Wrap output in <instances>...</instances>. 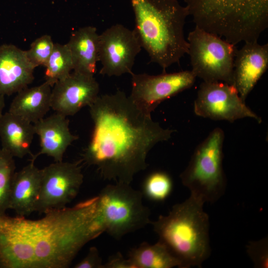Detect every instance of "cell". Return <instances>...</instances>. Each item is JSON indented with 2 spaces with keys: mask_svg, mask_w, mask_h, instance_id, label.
Returning <instances> with one entry per match:
<instances>
[{
  "mask_svg": "<svg viewBox=\"0 0 268 268\" xmlns=\"http://www.w3.org/2000/svg\"><path fill=\"white\" fill-rule=\"evenodd\" d=\"M30 163L15 172L10 194L8 209L18 216H27L35 211L41 182V169Z\"/></svg>",
  "mask_w": 268,
  "mask_h": 268,
  "instance_id": "e0dca14e",
  "label": "cell"
},
{
  "mask_svg": "<svg viewBox=\"0 0 268 268\" xmlns=\"http://www.w3.org/2000/svg\"><path fill=\"white\" fill-rule=\"evenodd\" d=\"M99 37L96 28L92 26L74 31L67 43L72 57L73 71L94 76L99 62Z\"/></svg>",
  "mask_w": 268,
  "mask_h": 268,
  "instance_id": "d6986e66",
  "label": "cell"
},
{
  "mask_svg": "<svg viewBox=\"0 0 268 268\" xmlns=\"http://www.w3.org/2000/svg\"><path fill=\"white\" fill-rule=\"evenodd\" d=\"M99 85L94 76L73 71L52 87L51 108L67 117L90 106L98 97Z\"/></svg>",
  "mask_w": 268,
  "mask_h": 268,
  "instance_id": "4fadbf2b",
  "label": "cell"
},
{
  "mask_svg": "<svg viewBox=\"0 0 268 268\" xmlns=\"http://www.w3.org/2000/svg\"><path fill=\"white\" fill-rule=\"evenodd\" d=\"M14 157L0 148V215L8 209L12 183L15 173Z\"/></svg>",
  "mask_w": 268,
  "mask_h": 268,
  "instance_id": "cb8c5ba5",
  "label": "cell"
},
{
  "mask_svg": "<svg viewBox=\"0 0 268 268\" xmlns=\"http://www.w3.org/2000/svg\"><path fill=\"white\" fill-rule=\"evenodd\" d=\"M40 139V151L33 157L46 155L55 162L63 161L67 149L78 137L70 131L67 117L56 113L33 124Z\"/></svg>",
  "mask_w": 268,
  "mask_h": 268,
  "instance_id": "2e32d148",
  "label": "cell"
},
{
  "mask_svg": "<svg viewBox=\"0 0 268 268\" xmlns=\"http://www.w3.org/2000/svg\"><path fill=\"white\" fill-rule=\"evenodd\" d=\"M52 89L46 81L23 89L17 93L8 111L32 124L36 123L45 117L51 108Z\"/></svg>",
  "mask_w": 268,
  "mask_h": 268,
  "instance_id": "ffe728a7",
  "label": "cell"
},
{
  "mask_svg": "<svg viewBox=\"0 0 268 268\" xmlns=\"http://www.w3.org/2000/svg\"><path fill=\"white\" fill-rule=\"evenodd\" d=\"M88 107L93 129L83 160L115 183L130 184L146 168L151 149L174 132L154 121L121 90L99 95Z\"/></svg>",
  "mask_w": 268,
  "mask_h": 268,
  "instance_id": "7a4b0ae2",
  "label": "cell"
},
{
  "mask_svg": "<svg viewBox=\"0 0 268 268\" xmlns=\"http://www.w3.org/2000/svg\"><path fill=\"white\" fill-rule=\"evenodd\" d=\"M223 131L216 128L195 149L180 177L191 195L204 203L215 202L224 194L226 179L223 169Z\"/></svg>",
  "mask_w": 268,
  "mask_h": 268,
  "instance_id": "8992f818",
  "label": "cell"
},
{
  "mask_svg": "<svg viewBox=\"0 0 268 268\" xmlns=\"http://www.w3.org/2000/svg\"><path fill=\"white\" fill-rule=\"evenodd\" d=\"M204 203L190 195L151 223L159 241L180 262L181 268H201L210 255L209 220Z\"/></svg>",
  "mask_w": 268,
  "mask_h": 268,
  "instance_id": "5b68a950",
  "label": "cell"
},
{
  "mask_svg": "<svg viewBox=\"0 0 268 268\" xmlns=\"http://www.w3.org/2000/svg\"><path fill=\"white\" fill-rule=\"evenodd\" d=\"M141 49L134 30L120 24L111 26L99 34L100 73L108 76L131 74L135 58Z\"/></svg>",
  "mask_w": 268,
  "mask_h": 268,
  "instance_id": "8fae6325",
  "label": "cell"
},
{
  "mask_svg": "<svg viewBox=\"0 0 268 268\" xmlns=\"http://www.w3.org/2000/svg\"><path fill=\"white\" fill-rule=\"evenodd\" d=\"M187 40L191 70L196 77L205 82L233 84L236 45L196 26Z\"/></svg>",
  "mask_w": 268,
  "mask_h": 268,
  "instance_id": "ba28073f",
  "label": "cell"
},
{
  "mask_svg": "<svg viewBox=\"0 0 268 268\" xmlns=\"http://www.w3.org/2000/svg\"><path fill=\"white\" fill-rule=\"evenodd\" d=\"M75 268H104L102 259L97 248L91 247L87 255L74 267Z\"/></svg>",
  "mask_w": 268,
  "mask_h": 268,
  "instance_id": "4316f807",
  "label": "cell"
},
{
  "mask_svg": "<svg viewBox=\"0 0 268 268\" xmlns=\"http://www.w3.org/2000/svg\"><path fill=\"white\" fill-rule=\"evenodd\" d=\"M142 196L130 184L115 183L104 187L97 196V208L104 232L119 240L151 223Z\"/></svg>",
  "mask_w": 268,
  "mask_h": 268,
  "instance_id": "52a82bcc",
  "label": "cell"
},
{
  "mask_svg": "<svg viewBox=\"0 0 268 268\" xmlns=\"http://www.w3.org/2000/svg\"><path fill=\"white\" fill-rule=\"evenodd\" d=\"M134 30L151 62L166 69L188 54L184 26L188 7L178 0H131Z\"/></svg>",
  "mask_w": 268,
  "mask_h": 268,
  "instance_id": "3957f363",
  "label": "cell"
},
{
  "mask_svg": "<svg viewBox=\"0 0 268 268\" xmlns=\"http://www.w3.org/2000/svg\"><path fill=\"white\" fill-rule=\"evenodd\" d=\"M130 98L144 111L151 114L163 101L191 88L196 77L192 70L153 75L132 72Z\"/></svg>",
  "mask_w": 268,
  "mask_h": 268,
  "instance_id": "7c38bea8",
  "label": "cell"
},
{
  "mask_svg": "<svg viewBox=\"0 0 268 268\" xmlns=\"http://www.w3.org/2000/svg\"><path fill=\"white\" fill-rule=\"evenodd\" d=\"M246 251L255 268H268V238L249 242L247 246Z\"/></svg>",
  "mask_w": 268,
  "mask_h": 268,
  "instance_id": "484cf974",
  "label": "cell"
},
{
  "mask_svg": "<svg viewBox=\"0 0 268 268\" xmlns=\"http://www.w3.org/2000/svg\"><path fill=\"white\" fill-rule=\"evenodd\" d=\"M35 68L26 51L12 44L0 46V92L10 95L28 87Z\"/></svg>",
  "mask_w": 268,
  "mask_h": 268,
  "instance_id": "9a60e30c",
  "label": "cell"
},
{
  "mask_svg": "<svg viewBox=\"0 0 268 268\" xmlns=\"http://www.w3.org/2000/svg\"><path fill=\"white\" fill-rule=\"evenodd\" d=\"M128 259L134 268H181L180 262L159 240L154 244L143 242L132 249Z\"/></svg>",
  "mask_w": 268,
  "mask_h": 268,
  "instance_id": "44dd1931",
  "label": "cell"
},
{
  "mask_svg": "<svg viewBox=\"0 0 268 268\" xmlns=\"http://www.w3.org/2000/svg\"><path fill=\"white\" fill-rule=\"evenodd\" d=\"M83 182L78 162H55L42 169L35 211L45 214L66 207L76 197Z\"/></svg>",
  "mask_w": 268,
  "mask_h": 268,
  "instance_id": "9c48e42d",
  "label": "cell"
},
{
  "mask_svg": "<svg viewBox=\"0 0 268 268\" xmlns=\"http://www.w3.org/2000/svg\"><path fill=\"white\" fill-rule=\"evenodd\" d=\"M45 81L52 87L68 76L73 69L69 49L66 44L55 43L53 52L45 66Z\"/></svg>",
  "mask_w": 268,
  "mask_h": 268,
  "instance_id": "7402d4cb",
  "label": "cell"
},
{
  "mask_svg": "<svg viewBox=\"0 0 268 268\" xmlns=\"http://www.w3.org/2000/svg\"><path fill=\"white\" fill-rule=\"evenodd\" d=\"M35 134L33 124L8 111L1 116V148L13 157L22 158L30 153Z\"/></svg>",
  "mask_w": 268,
  "mask_h": 268,
  "instance_id": "ac0fdd59",
  "label": "cell"
},
{
  "mask_svg": "<svg viewBox=\"0 0 268 268\" xmlns=\"http://www.w3.org/2000/svg\"><path fill=\"white\" fill-rule=\"evenodd\" d=\"M55 43L49 35L45 34L35 40L26 51L30 62L36 68L45 67L54 49Z\"/></svg>",
  "mask_w": 268,
  "mask_h": 268,
  "instance_id": "d4e9b609",
  "label": "cell"
},
{
  "mask_svg": "<svg viewBox=\"0 0 268 268\" xmlns=\"http://www.w3.org/2000/svg\"><path fill=\"white\" fill-rule=\"evenodd\" d=\"M268 67V44L245 43L237 50L234 63L233 85L245 100Z\"/></svg>",
  "mask_w": 268,
  "mask_h": 268,
  "instance_id": "5bb4252c",
  "label": "cell"
},
{
  "mask_svg": "<svg viewBox=\"0 0 268 268\" xmlns=\"http://www.w3.org/2000/svg\"><path fill=\"white\" fill-rule=\"evenodd\" d=\"M97 196L42 218L0 215V268H67L88 242L104 232Z\"/></svg>",
  "mask_w": 268,
  "mask_h": 268,
  "instance_id": "6da1fadb",
  "label": "cell"
},
{
  "mask_svg": "<svg viewBox=\"0 0 268 268\" xmlns=\"http://www.w3.org/2000/svg\"><path fill=\"white\" fill-rule=\"evenodd\" d=\"M196 27L236 45L268 27V0H184Z\"/></svg>",
  "mask_w": 268,
  "mask_h": 268,
  "instance_id": "277c9868",
  "label": "cell"
},
{
  "mask_svg": "<svg viewBox=\"0 0 268 268\" xmlns=\"http://www.w3.org/2000/svg\"><path fill=\"white\" fill-rule=\"evenodd\" d=\"M3 109L0 108V118L2 115Z\"/></svg>",
  "mask_w": 268,
  "mask_h": 268,
  "instance_id": "f1b7e54d",
  "label": "cell"
},
{
  "mask_svg": "<svg viewBox=\"0 0 268 268\" xmlns=\"http://www.w3.org/2000/svg\"><path fill=\"white\" fill-rule=\"evenodd\" d=\"M104 268H134L129 259L125 258L118 253L111 256L108 262L104 264Z\"/></svg>",
  "mask_w": 268,
  "mask_h": 268,
  "instance_id": "83f0119b",
  "label": "cell"
},
{
  "mask_svg": "<svg viewBox=\"0 0 268 268\" xmlns=\"http://www.w3.org/2000/svg\"><path fill=\"white\" fill-rule=\"evenodd\" d=\"M194 111L198 116L213 120L233 122L250 118L259 123L262 122V119L246 105L233 84L220 81H203L201 84Z\"/></svg>",
  "mask_w": 268,
  "mask_h": 268,
  "instance_id": "30bf717a",
  "label": "cell"
},
{
  "mask_svg": "<svg viewBox=\"0 0 268 268\" xmlns=\"http://www.w3.org/2000/svg\"><path fill=\"white\" fill-rule=\"evenodd\" d=\"M173 181L167 173L155 171L150 174L144 181L142 194L148 200L155 202H162L171 195Z\"/></svg>",
  "mask_w": 268,
  "mask_h": 268,
  "instance_id": "603a6c76",
  "label": "cell"
}]
</instances>
